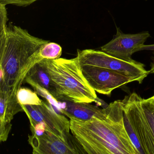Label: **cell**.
Wrapping results in <instances>:
<instances>
[{
	"mask_svg": "<svg viewBox=\"0 0 154 154\" xmlns=\"http://www.w3.org/2000/svg\"><path fill=\"white\" fill-rule=\"evenodd\" d=\"M69 119L71 132L86 154H139L126 130L121 100L107 105L98 117Z\"/></svg>",
	"mask_w": 154,
	"mask_h": 154,
	"instance_id": "obj_1",
	"label": "cell"
},
{
	"mask_svg": "<svg viewBox=\"0 0 154 154\" xmlns=\"http://www.w3.org/2000/svg\"><path fill=\"white\" fill-rule=\"evenodd\" d=\"M49 42L11 23L0 30V88L17 93L29 71L43 60L40 50Z\"/></svg>",
	"mask_w": 154,
	"mask_h": 154,
	"instance_id": "obj_2",
	"label": "cell"
},
{
	"mask_svg": "<svg viewBox=\"0 0 154 154\" xmlns=\"http://www.w3.org/2000/svg\"><path fill=\"white\" fill-rule=\"evenodd\" d=\"M126 130L139 154H154V95L144 99L135 92L122 100Z\"/></svg>",
	"mask_w": 154,
	"mask_h": 154,
	"instance_id": "obj_3",
	"label": "cell"
},
{
	"mask_svg": "<svg viewBox=\"0 0 154 154\" xmlns=\"http://www.w3.org/2000/svg\"><path fill=\"white\" fill-rule=\"evenodd\" d=\"M45 59L48 73L59 95V101L95 102L101 104L96 92L84 76L77 57Z\"/></svg>",
	"mask_w": 154,
	"mask_h": 154,
	"instance_id": "obj_4",
	"label": "cell"
},
{
	"mask_svg": "<svg viewBox=\"0 0 154 154\" xmlns=\"http://www.w3.org/2000/svg\"><path fill=\"white\" fill-rule=\"evenodd\" d=\"M76 57L81 66H95L113 70L133 78L139 84L149 74L141 63L135 60L123 61L101 50H78Z\"/></svg>",
	"mask_w": 154,
	"mask_h": 154,
	"instance_id": "obj_5",
	"label": "cell"
},
{
	"mask_svg": "<svg viewBox=\"0 0 154 154\" xmlns=\"http://www.w3.org/2000/svg\"><path fill=\"white\" fill-rule=\"evenodd\" d=\"M49 104L43 101L42 105H21L29 119L44 122L47 127L48 132L66 143L81 146L70 133V120L63 115L57 113Z\"/></svg>",
	"mask_w": 154,
	"mask_h": 154,
	"instance_id": "obj_6",
	"label": "cell"
},
{
	"mask_svg": "<svg viewBox=\"0 0 154 154\" xmlns=\"http://www.w3.org/2000/svg\"><path fill=\"white\" fill-rule=\"evenodd\" d=\"M81 67L90 86L100 94L110 95L115 89L135 82L133 78L113 70L87 66Z\"/></svg>",
	"mask_w": 154,
	"mask_h": 154,
	"instance_id": "obj_7",
	"label": "cell"
},
{
	"mask_svg": "<svg viewBox=\"0 0 154 154\" xmlns=\"http://www.w3.org/2000/svg\"><path fill=\"white\" fill-rule=\"evenodd\" d=\"M116 35L107 44L100 48L101 51L114 57L127 62H132V55L138 52L147 39L150 37L148 31L137 34H125L119 28Z\"/></svg>",
	"mask_w": 154,
	"mask_h": 154,
	"instance_id": "obj_8",
	"label": "cell"
},
{
	"mask_svg": "<svg viewBox=\"0 0 154 154\" xmlns=\"http://www.w3.org/2000/svg\"><path fill=\"white\" fill-rule=\"evenodd\" d=\"M28 142L34 154H86L82 147L66 143L47 131L41 136L29 135Z\"/></svg>",
	"mask_w": 154,
	"mask_h": 154,
	"instance_id": "obj_9",
	"label": "cell"
},
{
	"mask_svg": "<svg viewBox=\"0 0 154 154\" xmlns=\"http://www.w3.org/2000/svg\"><path fill=\"white\" fill-rule=\"evenodd\" d=\"M24 112L17 94L9 89L0 88V141L5 142L11 130L14 116Z\"/></svg>",
	"mask_w": 154,
	"mask_h": 154,
	"instance_id": "obj_10",
	"label": "cell"
},
{
	"mask_svg": "<svg viewBox=\"0 0 154 154\" xmlns=\"http://www.w3.org/2000/svg\"><path fill=\"white\" fill-rule=\"evenodd\" d=\"M102 109L97 106L86 103H74L70 101L62 102L60 112L71 118L88 120L94 117H98L102 112Z\"/></svg>",
	"mask_w": 154,
	"mask_h": 154,
	"instance_id": "obj_11",
	"label": "cell"
},
{
	"mask_svg": "<svg viewBox=\"0 0 154 154\" xmlns=\"http://www.w3.org/2000/svg\"><path fill=\"white\" fill-rule=\"evenodd\" d=\"M25 79L33 81L45 88L59 101L56 88L48 71L45 59H43L36 63L29 71Z\"/></svg>",
	"mask_w": 154,
	"mask_h": 154,
	"instance_id": "obj_12",
	"label": "cell"
},
{
	"mask_svg": "<svg viewBox=\"0 0 154 154\" xmlns=\"http://www.w3.org/2000/svg\"><path fill=\"white\" fill-rule=\"evenodd\" d=\"M19 102L21 105H42L43 100H40L35 91L26 87H21L17 93Z\"/></svg>",
	"mask_w": 154,
	"mask_h": 154,
	"instance_id": "obj_13",
	"label": "cell"
},
{
	"mask_svg": "<svg viewBox=\"0 0 154 154\" xmlns=\"http://www.w3.org/2000/svg\"><path fill=\"white\" fill-rule=\"evenodd\" d=\"M25 82L30 85L34 89L35 91L38 95H40L45 99L48 103L52 105L53 108H55L57 110L60 112L61 109V102L60 101L57 100L45 88L42 87L38 84L35 82L31 80L25 79Z\"/></svg>",
	"mask_w": 154,
	"mask_h": 154,
	"instance_id": "obj_14",
	"label": "cell"
},
{
	"mask_svg": "<svg viewBox=\"0 0 154 154\" xmlns=\"http://www.w3.org/2000/svg\"><path fill=\"white\" fill-rule=\"evenodd\" d=\"M62 54V48L58 44L49 42L41 48L40 55L43 59H54L60 58Z\"/></svg>",
	"mask_w": 154,
	"mask_h": 154,
	"instance_id": "obj_15",
	"label": "cell"
},
{
	"mask_svg": "<svg viewBox=\"0 0 154 154\" xmlns=\"http://www.w3.org/2000/svg\"><path fill=\"white\" fill-rule=\"evenodd\" d=\"M38 0H0V4L12 5L18 7H25L29 6Z\"/></svg>",
	"mask_w": 154,
	"mask_h": 154,
	"instance_id": "obj_16",
	"label": "cell"
},
{
	"mask_svg": "<svg viewBox=\"0 0 154 154\" xmlns=\"http://www.w3.org/2000/svg\"><path fill=\"white\" fill-rule=\"evenodd\" d=\"M6 5L0 4V30L3 29L8 26V12Z\"/></svg>",
	"mask_w": 154,
	"mask_h": 154,
	"instance_id": "obj_17",
	"label": "cell"
},
{
	"mask_svg": "<svg viewBox=\"0 0 154 154\" xmlns=\"http://www.w3.org/2000/svg\"><path fill=\"white\" fill-rule=\"evenodd\" d=\"M144 50H149L154 51V45H145L142 46L139 51H144Z\"/></svg>",
	"mask_w": 154,
	"mask_h": 154,
	"instance_id": "obj_18",
	"label": "cell"
},
{
	"mask_svg": "<svg viewBox=\"0 0 154 154\" xmlns=\"http://www.w3.org/2000/svg\"><path fill=\"white\" fill-rule=\"evenodd\" d=\"M150 69L149 71V74H154V58L150 66Z\"/></svg>",
	"mask_w": 154,
	"mask_h": 154,
	"instance_id": "obj_19",
	"label": "cell"
},
{
	"mask_svg": "<svg viewBox=\"0 0 154 154\" xmlns=\"http://www.w3.org/2000/svg\"><path fill=\"white\" fill-rule=\"evenodd\" d=\"M145 1H147V0H145Z\"/></svg>",
	"mask_w": 154,
	"mask_h": 154,
	"instance_id": "obj_20",
	"label": "cell"
}]
</instances>
